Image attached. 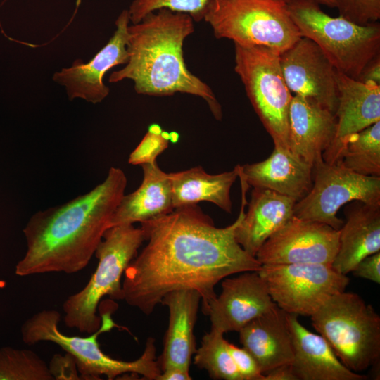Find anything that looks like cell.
<instances>
[{
	"instance_id": "cell-14",
	"label": "cell",
	"mask_w": 380,
	"mask_h": 380,
	"mask_svg": "<svg viewBox=\"0 0 380 380\" xmlns=\"http://www.w3.org/2000/svg\"><path fill=\"white\" fill-rule=\"evenodd\" d=\"M129 16L123 10L115 20L116 29L107 44L87 63L76 59L69 68L56 72L53 80L65 87L68 99H82L96 104L109 94L103 78L112 68L127 63Z\"/></svg>"
},
{
	"instance_id": "cell-33",
	"label": "cell",
	"mask_w": 380,
	"mask_h": 380,
	"mask_svg": "<svg viewBox=\"0 0 380 380\" xmlns=\"http://www.w3.org/2000/svg\"><path fill=\"white\" fill-rule=\"evenodd\" d=\"M49 372L56 380L82 379L77 369L75 359L65 352L64 355H54L48 365Z\"/></svg>"
},
{
	"instance_id": "cell-29",
	"label": "cell",
	"mask_w": 380,
	"mask_h": 380,
	"mask_svg": "<svg viewBox=\"0 0 380 380\" xmlns=\"http://www.w3.org/2000/svg\"><path fill=\"white\" fill-rule=\"evenodd\" d=\"M209 0H134L128 11L132 24L140 22L145 16L160 9H168L190 15L194 21L203 19Z\"/></svg>"
},
{
	"instance_id": "cell-32",
	"label": "cell",
	"mask_w": 380,
	"mask_h": 380,
	"mask_svg": "<svg viewBox=\"0 0 380 380\" xmlns=\"http://www.w3.org/2000/svg\"><path fill=\"white\" fill-rule=\"evenodd\" d=\"M227 348L242 380L265 379L257 362L244 348H239L229 342Z\"/></svg>"
},
{
	"instance_id": "cell-31",
	"label": "cell",
	"mask_w": 380,
	"mask_h": 380,
	"mask_svg": "<svg viewBox=\"0 0 380 380\" xmlns=\"http://www.w3.org/2000/svg\"><path fill=\"white\" fill-rule=\"evenodd\" d=\"M339 16L358 25L380 19V0H334Z\"/></svg>"
},
{
	"instance_id": "cell-9",
	"label": "cell",
	"mask_w": 380,
	"mask_h": 380,
	"mask_svg": "<svg viewBox=\"0 0 380 380\" xmlns=\"http://www.w3.org/2000/svg\"><path fill=\"white\" fill-rule=\"evenodd\" d=\"M279 53L264 46L234 44V70L275 147L288 148L289 111L293 94L284 79Z\"/></svg>"
},
{
	"instance_id": "cell-1",
	"label": "cell",
	"mask_w": 380,
	"mask_h": 380,
	"mask_svg": "<svg viewBox=\"0 0 380 380\" xmlns=\"http://www.w3.org/2000/svg\"><path fill=\"white\" fill-rule=\"evenodd\" d=\"M241 207L232 224L219 228L197 205L141 224L146 246L131 261L122 282L123 300L148 315L169 292L192 289L201 296L203 312L217 297L215 285L225 277L258 271L260 262L236 241L235 230L244 215Z\"/></svg>"
},
{
	"instance_id": "cell-21",
	"label": "cell",
	"mask_w": 380,
	"mask_h": 380,
	"mask_svg": "<svg viewBox=\"0 0 380 380\" xmlns=\"http://www.w3.org/2000/svg\"><path fill=\"white\" fill-rule=\"evenodd\" d=\"M239 333L243 348L254 357L263 374L292 362L293 351L287 312L277 305L248 322Z\"/></svg>"
},
{
	"instance_id": "cell-26",
	"label": "cell",
	"mask_w": 380,
	"mask_h": 380,
	"mask_svg": "<svg viewBox=\"0 0 380 380\" xmlns=\"http://www.w3.org/2000/svg\"><path fill=\"white\" fill-rule=\"evenodd\" d=\"M335 163L361 175L380 177V121L346 138Z\"/></svg>"
},
{
	"instance_id": "cell-20",
	"label": "cell",
	"mask_w": 380,
	"mask_h": 380,
	"mask_svg": "<svg viewBox=\"0 0 380 380\" xmlns=\"http://www.w3.org/2000/svg\"><path fill=\"white\" fill-rule=\"evenodd\" d=\"M293 358L291 363L298 380H365L367 376L351 371L337 357L321 336L308 331L298 315L287 313Z\"/></svg>"
},
{
	"instance_id": "cell-18",
	"label": "cell",
	"mask_w": 380,
	"mask_h": 380,
	"mask_svg": "<svg viewBox=\"0 0 380 380\" xmlns=\"http://www.w3.org/2000/svg\"><path fill=\"white\" fill-rule=\"evenodd\" d=\"M239 177L253 188L265 189L290 197L296 202L312 186V166L289 148L275 147L265 160L238 165Z\"/></svg>"
},
{
	"instance_id": "cell-35",
	"label": "cell",
	"mask_w": 380,
	"mask_h": 380,
	"mask_svg": "<svg viewBox=\"0 0 380 380\" xmlns=\"http://www.w3.org/2000/svg\"><path fill=\"white\" fill-rule=\"evenodd\" d=\"M358 81L380 85V55L372 60L363 69Z\"/></svg>"
},
{
	"instance_id": "cell-38",
	"label": "cell",
	"mask_w": 380,
	"mask_h": 380,
	"mask_svg": "<svg viewBox=\"0 0 380 380\" xmlns=\"http://www.w3.org/2000/svg\"><path fill=\"white\" fill-rule=\"evenodd\" d=\"M317 1L319 4H322L327 6H329L330 8H335V2L334 0H315Z\"/></svg>"
},
{
	"instance_id": "cell-28",
	"label": "cell",
	"mask_w": 380,
	"mask_h": 380,
	"mask_svg": "<svg viewBox=\"0 0 380 380\" xmlns=\"http://www.w3.org/2000/svg\"><path fill=\"white\" fill-rule=\"evenodd\" d=\"M0 380H53L48 365L34 351L0 348Z\"/></svg>"
},
{
	"instance_id": "cell-16",
	"label": "cell",
	"mask_w": 380,
	"mask_h": 380,
	"mask_svg": "<svg viewBox=\"0 0 380 380\" xmlns=\"http://www.w3.org/2000/svg\"><path fill=\"white\" fill-rule=\"evenodd\" d=\"M336 128L334 113L311 99L293 95L289 111L288 148L294 155L313 167L331 145Z\"/></svg>"
},
{
	"instance_id": "cell-5",
	"label": "cell",
	"mask_w": 380,
	"mask_h": 380,
	"mask_svg": "<svg viewBox=\"0 0 380 380\" xmlns=\"http://www.w3.org/2000/svg\"><path fill=\"white\" fill-rule=\"evenodd\" d=\"M144 241V230L133 224L113 226L105 232L95 252L98 264L94 272L85 286L63 304L68 327L88 334L99 329L101 318L96 310L100 300L105 296L123 300L121 277Z\"/></svg>"
},
{
	"instance_id": "cell-3",
	"label": "cell",
	"mask_w": 380,
	"mask_h": 380,
	"mask_svg": "<svg viewBox=\"0 0 380 380\" xmlns=\"http://www.w3.org/2000/svg\"><path fill=\"white\" fill-rule=\"evenodd\" d=\"M193 18L185 13L160 9L128 27V61L113 72L110 83L134 82L139 94L169 96L188 94L203 99L217 120L222 107L211 88L192 74L184 61L183 45L194 31Z\"/></svg>"
},
{
	"instance_id": "cell-13",
	"label": "cell",
	"mask_w": 380,
	"mask_h": 380,
	"mask_svg": "<svg viewBox=\"0 0 380 380\" xmlns=\"http://www.w3.org/2000/svg\"><path fill=\"white\" fill-rule=\"evenodd\" d=\"M279 62L291 93L311 99L335 114L336 70L315 42L301 37L279 55Z\"/></svg>"
},
{
	"instance_id": "cell-22",
	"label": "cell",
	"mask_w": 380,
	"mask_h": 380,
	"mask_svg": "<svg viewBox=\"0 0 380 380\" xmlns=\"http://www.w3.org/2000/svg\"><path fill=\"white\" fill-rule=\"evenodd\" d=\"M344 213L332 266L347 275L363 258L380 251V205L355 201L346 205Z\"/></svg>"
},
{
	"instance_id": "cell-19",
	"label": "cell",
	"mask_w": 380,
	"mask_h": 380,
	"mask_svg": "<svg viewBox=\"0 0 380 380\" xmlns=\"http://www.w3.org/2000/svg\"><path fill=\"white\" fill-rule=\"evenodd\" d=\"M200 302V294L192 289L169 292L161 300L160 303L169 310L163 350L157 360L161 372L170 367L189 372L196 350L194 329Z\"/></svg>"
},
{
	"instance_id": "cell-11",
	"label": "cell",
	"mask_w": 380,
	"mask_h": 380,
	"mask_svg": "<svg viewBox=\"0 0 380 380\" xmlns=\"http://www.w3.org/2000/svg\"><path fill=\"white\" fill-rule=\"evenodd\" d=\"M355 201L380 205V177L361 175L321 158L312 167V186L295 203L293 215L339 230L343 221L337 217L338 211Z\"/></svg>"
},
{
	"instance_id": "cell-37",
	"label": "cell",
	"mask_w": 380,
	"mask_h": 380,
	"mask_svg": "<svg viewBox=\"0 0 380 380\" xmlns=\"http://www.w3.org/2000/svg\"><path fill=\"white\" fill-rule=\"evenodd\" d=\"M189 372L178 367H170L163 370L156 380H191Z\"/></svg>"
},
{
	"instance_id": "cell-27",
	"label": "cell",
	"mask_w": 380,
	"mask_h": 380,
	"mask_svg": "<svg viewBox=\"0 0 380 380\" xmlns=\"http://www.w3.org/2000/svg\"><path fill=\"white\" fill-rule=\"evenodd\" d=\"M223 335L213 329L206 333L194 353V364L205 369L213 379L242 380Z\"/></svg>"
},
{
	"instance_id": "cell-24",
	"label": "cell",
	"mask_w": 380,
	"mask_h": 380,
	"mask_svg": "<svg viewBox=\"0 0 380 380\" xmlns=\"http://www.w3.org/2000/svg\"><path fill=\"white\" fill-rule=\"evenodd\" d=\"M143 179L139 187L124 195L110 221V227L141 224L171 213L172 183L169 173L163 171L157 161L141 165Z\"/></svg>"
},
{
	"instance_id": "cell-23",
	"label": "cell",
	"mask_w": 380,
	"mask_h": 380,
	"mask_svg": "<svg viewBox=\"0 0 380 380\" xmlns=\"http://www.w3.org/2000/svg\"><path fill=\"white\" fill-rule=\"evenodd\" d=\"M296 203L273 191L253 188L248 211L235 230L238 243L255 257L262 244L293 215Z\"/></svg>"
},
{
	"instance_id": "cell-12",
	"label": "cell",
	"mask_w": 380,
	"mask_h": 380,
	"mask_svg": "<svg viewBox=\"0 0 380 380\" xmlns=\"http://www.w3.org/2000/svg\"><path fill=\"white\" fill-rule=\"evenodd\" d=\"M338 246L339 230L293 215L262 244L255 258L261 265H332Z\"/></svg>"
},
{
	"instance_id": "cell-10",
	"label": "cell",
	"mask_w": 380,
	"mask_h": 380,
	"mask_svg": "<svg viewBox=\"0 0 380 380\" xmlns=\"http://www.w3.org/2000/svg\"><path fill=\"white\" fill-rule=\"evenodd\" d=\"M258 274L272 300L289 314L312 316L333 295L350 282L332 265L294 263L261 265Z\"/></svg>"
},
{
	"instance_id": "cell-15",
	"label": "cell",
	"mask_w": 380,
	"mask_h": 380,
	"mask_svg": "<svg viewBox=\"0 0 380 380\" xmlns=\"http://www.w3.org/2000/svg\"><path fill=\"white\" fill-rule=\"evenodd\" d=\"M222 279L221 293L210 303L205 315L211 329L222 334L237 331L277 304L258 271Z\"/></svg>"
},
{
	"instance_id": "cell-30",
	"label": "cell",
	"mask_w": 380,
	"mask_h": 380,
	"mask_svg": "<svg viewBox=\"0 0 380 380\" xmlns=\"http://www.w3.org/2000/svg\"><path fill=\"white\" fill-rule=\"evenodd\" d=\"M169 134L158 125H152L136 148L130 153L128 162L143 165L156 161L157 157L167 147Z\"/></svg>"
},
{
	"instance_id": "cell-6",
	"label": "cell",
	"mask_w": 380,
	"mask_h": 380,
	"mask_svg": "<svg viewBox=\"0 0 380 380\" xmlns=\"http://www.w3.org/2000/svg\"><path fill=\"white\" fill-rule=\"evenodd\" d=\"M290 15L303 37L315 42L336 70L358 80L365 66L380 55V24L358 25L324 12L315 0H291Z\"/></svg>"
},
{
	"instance_id": "cell-17",
	"label": "cell",
	"mask_w": 380,
	"mask_h": 380,
	"mask_svg": "<svg viewBox=\"0 0 380 380\" xmlns=\"http://www.w3.org/2000/svg\"><path fill=\"white\" fill-rule=\"evenodd\" d=\"M336 83V133L331 145L322 154L328 163H335L346 138L380 121V85L363 83L337 70Z\"/></svg>"
},
{
	"instance_id": "cell-2",
	"label": "cell",
	"mask_w": 380,
	"mask_h": 380,
	"mask_svg": "<svg viewBox=\"0 0 380 380\" xmlns=\"http://www.w3.org/2000/svg\"><path fill=\"white\" fill-rule=\"evenodd\" d=\"M127 182L124 172L112 167L87 193L32 215L23 229L27 250L15 274H73L85 268L110 227Z\"/></svg>"
},
{
	"instance_id": "cell-25",
	"label": "cell",
	"mask_w": 380,
	"mask_h": 380,
	"mask_svg": "<svg viewBox=\"0 0 380 380\" xmlns=\"http://www.w3.org/2000/svg\"><path fill=\"white\" fill-rule=\"evenodd\" d=\"M174 208L206 201L232 213L231 188L239 177L238 165L219 174L207 173L202 167L169 173Z\"/></svg>"
},
{
	"instance_id": "cell-4",
	"label": "cell",
	"mask_w": 380,
	"mask_h": 380,
	"mask_svg": "<svg viewBox=\"0 0 380 380\" xmlns=\"http://www.w3.org/2000/svg\"><path fill=\"white\" fill-rule=\"evenodd\" d=\"M115 304L111 301L108 308L105 307L101 310L100 327L86 337L63 334L58 327L61 314L56 310H43L23 324L22 339L30 346L42 341L59 346L74 357L82 379L98 380L106 376L113 380L122 374L132 373L141 375L142 379L156 380L161 371L156 360V348L152 337L147 339L142 355L134 361L113 359L101 350L99 336L118 327L112 319L116 308Z\"/></svg>"
},
{
	"instance_id": "cell-39",
	"label": "cell",
	"mask_w": 380,
	"mask_h": 380,
	"mask_svg": "<svg viewBox=\"0 0 380 380\" xmlns=\"http://www.w3.org/2000/svg\"><path fill=\"white\" fill-rule=\"evenodd\" d=\"M285 1L286 3H289V1H291V0H284Z\"/></svg>"
},
{
	"instance_id": "cell-7",
	"label": "cell",
	"mask_w": 380,
	"mask_h": 380,
	"mask_svg": "<svg viewBox=\"0 0 380 380\" xmlns=\"http://www.w3.org/2000/svg\"><path fill=\"white\" fill-rule=\"evenodd\" d=\"M310 317L314 329L351 371L359 373L379 362L380 317L357 293L331 296Z\"/></svg>"
},
{
	"instance_id": "cell-8",
	"label": "cell",
	"mask_w": 380,
	"mask_h": 380,
	"mask_svg": "<svg viewBox=\"0 0 380 380\" xmlns=\"http://www.w3.org/2000/svg\"><path fill=\"white\" fill-rule=\"evenodd\" d=\"M203 20L217 39L279 54L303 37L284 0H209Z\"/></svg>"
},
{
	"instance_id": "cell-34",
	"label": "cell",
	"mask_w": 380,
	"mask_h": 380,
	"mask_svg": "<svg viewBox=\"0 0 380 380\" xmlns=\"http://www.w3.org/2000/svg\"><path fill=\"white\" fill-rule=\"evenodd\" d=\"M354 276L380 284V251L363 258L353 270Z\"/></svg>"
},
{
	"instance_id": "cell-36",
	"label": "cell",
	"mask_w": 380,
	"mask_h": 380,
	"mask_svg": "<svg viewBox=\"0 0 380 380\" xmlns=\"http://www.w3.org/2000/svg\"><path fill=\"white\" fill-rule=\"evenodd\" d=\"M264 380H298L291 364L278 366L264 374Z\"/></svg>"
}]
</instances>
